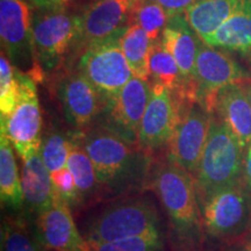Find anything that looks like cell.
<instances>
[{"label": "cell", "instance_id": "1", "mask_svg": "<svg viewBox=\"0 0 251 251\" xmlns=\"http://www.w3.org/2000/svg\"><path fill=\"white\" fill-rule=\"evenodd\" d=\"M78 135L96 169L103 198L139 192L150 180V153L139 144L128 142L98 125L78 131Z\"/></svg>", "mask_w": 251, "mask_h": 251}, {"label": "cell", "instance_id": "2", "mask_svg": "<svg viewBox=\"0 0 251 251\" xmlns=\"http://www.w3.org/2000/svg\"><path fill=\"white\" fill-rule=\"evenodd\" d=\"M149 181L168 215L178 246L192 247L199 241L202 224L193 176L166 158L152 169Z\"/></svg>", "mask_w": 251, "mask_h": 251}, {"label": "cell", "instance_id": "3", "mask_svg": "<svg viewBox=\"0 0 251 251\" xmlns=\"http://www.w3.org/2000/svg\"><path fill=\"white\" fill-rule=\"evenodd\" d=\"M244 149L235 134L219 117L212 114L208 139L193 175L199 202L212 194L240 185Z\"/></svg>", "mask_w": 251, "mask_h": 251}, {"label": "cell", "instance_id": "4", "mask_svg": "<svg viewBox=\"0 0 251 251\" xmlns=\"http://www.w3.org/2000/svg\"><path fill=\"white\" fill-rule=\"evenodd\" d=\"M161 230V219L149 199L130 197L111 203L90 220L84 238L92 242H112Z\"/></svg>", "mask_w": 251, "mask_h": 251}, {"label": "cell", "instance_id": "5", "mask_svg": "<svg viewBox=\"0 0 251 251\" xmlns=\"http://www.w3.org/2000/svg\"><path fill=\"white\" fill-rule=\"evenodd\" d=\"M80 14L64 8H35L31 20V41L36 65L42 71L58 67L72 48H77Z\"/></svg>", "mask_w": 251, "mask_h": 251}, {"label": "cell", "instance_id": "6", "mask_svg": "<svg viewBox=\"0 0 251 251\" xmlns=\"http://www.w3.org/2000/svg\"><path fill=\"white\" fill-rule=\"evenodd\" d=\"M125 30L86 47L78 61V71L98 90L106 102L134 76L121 47Z\"/></svg>", "mask_w": 251, "mask_h": 251}, {"label": "cell", "instance_id": "7", "mask_svg": "<svg viewBox=\"0 0 251 251\" xmlns=\"http://www.w3.org/2000/svg\"><path fill=\"white\" fill-rule=\"evenodd\" d=\"M18 77L20 84L18 102L7 118H0V131L7 135L24 162L40 151L42 114L36 81L19 69Z\"/></svg>", "mask_w": 251, "mask_h": 251}, {"label": "cell", "instance_id": "8", "mask_svg": "<svg viewBox=\"0 0 251 251\" xmlns=\"http://www.w3.org/2000/svg\"><path fill=\"white\" fill-rule=\"evenodd\" d=\"M30 6L28 0H0V41L12 64L35 80L42 79L43 71L34 57Z\"/></svg>", "mask_w": 251, "mask_h": 251}, {"label": "cell", "instance_id": "9", "mask_svg": "<svg viewBox=\"0 0 251 251\" xmlns=\"http://www.w3.org/2000/svg\"><path fill=\"white\" fill-rule=\"evenodd\" d=\"M250 80L249 72L230 55L200 42L193 76L196 101L209 114L214 113L216 97L224 87Z\"/></svg>", "mask_w": 251, "mask_h": 251}, {"label": "cell", "instance_id": "10", "mask_svg": "<svg viewBox=\"0 0 251 251\" xmlns=\"http://www.w3.org/2000/svg\"><path fill=\"white\" fill-rule=\"evenodd\" d=\"M200 209L202 226L211 236L235 237L251 227V193L241 185L212 194Z\"/></svg>", "mask_w": 251, "mask_h": 251}, {"label": "cell", "instance_id": "11", "mask_svg": "<svg viewBox=\"0 0 251 251\" xmlns=\"http://www.w3.org/2000/svg\"><path fill=\"white\" fill-rule=\"evenodd\" d=\"M151 84L133 76L119 92L107 100L97 125L137 144L140 126L148 106Z\"/></svg>", "mask_w": 251, "mask_h": 251}, {"label": "cell", "instance_id": "12", "mask_svg": "<svg viewBox=\"0 0 251 251\" xmlns=\"http://www.w3.org/2000/svg\"><path fill=\"white\" fill-rule=\"evenodd\" d=\"M185 103L175 91L159 83L151 84V94L140 126L137 144L149 153L168 147L177 128Z\"/></svg>", "mask_w": 251, "mask_h": 251}, {"label": "cell", "instance_id": "13", "mask_svg": "<svg viewBox=\"0 0 251 251\" xmlns=\"http://www.w3.org/2000/svg\"><path fill=\"white\" fill-rule=\"evenodd\" d=\"M212 114L198 102L186 106L168 144V159L194 175L198 170L211 128Z\"/></svg>", "mask_w": 251, "mask_h": 251}, {"label": "cell", "instance_id": "14", "mask_svg": "<svg viewBox=\"0 0 251 251\" xmlns=\"http://www.w3.org/2000/svg\"><path fill=\"white\" fill-rule=\"evenodd\" d=\"M58 97L63 114L76 131H86L97 125L106 99L79 71L59 81Z\"/></svg>", "mask_w": 251, "mask_h": 251}, {"label": "cell", "instance_id": "15", "mask_svg": "<svg viewBox=\"0 0 251 251\" xmlns=\"http://www.w3.org/2000/svg\"><path fill=\"white\" fill-rule=\"evenodd\" d=\"M137 0H97L80 13L77 51L126 29Z\"/></svg>", "mask_w": 251, "mask_h": 251}, {"label": "cell", "instance_id": "16", "mask_svg": "<svg viewBox=\"0 0 251 251\" xmlns=\"http://www.w3.org/2000/svg\"><path fill=\"white\" fill-rule=\"evenodd\" d=\"M161 40L166 50L174 56L180 70L183 90L179 97L187 103L197 102L193 76L201 39L187 23L185 15L179 14L169 19Z\"/></svg>", "mask_w": 251, "mask_h": 251}, {"label": "cell", "instance_id": "17", "mask_svg": "<svg viewBox=\"0 0 251 251\" xmlns=\"http://www.w3.org/2000/svg\"><path fill=\"white\" fill-rule=\"evenodd\" d=\"M36 237L48 250L83 251L85 238L75 224L70 206L56 194L52 205L35 218Z\"/></svg>", "mask_w": 251, "mask_h": 251}, {"label": "cell", "instance_id": "18", "mask_svg": "<svg viewBox=\"0 0 251 251\" xmlns=\"http://www.w3.org/2000/svg\"><path fill=\"white\" fill-rule=\"evenodd\" d=\"M214 113L235 134L243 149L249 148L251 144V102L247 83L231 84L220 91L216 97Z\"/></svg>", "mask_w": 251, "mask_h": 251}, {"label": "cell", "instance_id": "19", "mask_svg": "<svg viewBox=\"0 0 251 251\" xmlns=\"http://www.w3.org/2000/svg\"><path fill=\"white\" fill-rule=\"evenodd\" d=\"M21 188L24 206L29 214L35 215V218L54 202L56 192L51 175L41 158L40 151L24 161Z\"/></svg>", "mask_w": 251, "mask_h": 251}, {"label": "cell", "instance_id": "20", "mask_svg": "<svg viewBox=\"0 0 251 251\" xmlns=\"http://www.w3.org/2000/svg\"><path fill=\"white\" fill-rule=\"evenodd\" d=\"M203 43L237 52L251 63V0H248Z\"/></svg>", "mask_w": 251, "mask_h": 251}, {"label": "cell", "instance_id": "21", "mask_svg": "<svg viewBox=\"0 0 251 251\" xmlns=\"http://www.w3.org/2000/svg\"><path fill=\"white\" fill-rule=\"evenodd\" d=\"M247 1L248 0H197L184 14L197 35L205 42Z\"/></svg>", "mask_w": 251, "mask_h": 251}, {"label": "cell", "instance_id": "22", "mask_svg": "<svg viewBox=\"0 0 251 251\" xmlns=\"http://www.w3.org/2000/svg\"><path fill=\"white\" fill-rule=\"evenodd\" d=\"M67 168L71 172L76 184L79 206L97 201L103 198L101 185L90 156L84 149L78 131L70 136V152Z\"/></svg>", "mask_w": 251, "mask_h": 251}, {"label": "cell", "instance_id": "23", "mask_svg": "<svg viewBox=\"0 0 251 251\" xmlns=\"http://www.w3.org/2000/svg\"><path fill=\"white\" fill-rule=\"evenodd\" d=\"M0 198L2 205L12 209H19L24 205L13 144L4 131H0Z\"/></svg>", "mask_w": 251, "mask_h": 251}, {"label": "cell", "instance_id": "24", "mask_svg": "<svg viewBox=\"0 0 251 251\" xmlns=\"http://www.w3.org/2000/svg\"><path fill=\"white\" fill-rule=\"evenodd\" d=\"M121 47L134 76L149 81V52L151 41L148 34L139 25L131 24L122 34Z\"/></svg>", "mask_w": 251, "mask_h": 251}, {"label": "cell", "instance_id": "25", "mask_svg": "<svg viewBox=\"0 0 251 251\" xmlns=\"http://www.w3.org/2000/svg\"><path fill=\"white\" fill-rule=\"evenodd\" d=\"M149 68L152 83L163 84L179 96L183 90L180 70L174 56L166 50L161 39L152 42L150 47Z\"/></svg>", "mask_w": 251, "mask_h": 251}, {"label": "cell", "instance_id": "26", "mask_svg": "<svg viewBox=\"0 0 251 251\" xmlns=\"http://www.w3.org/2000/svg\"><path fill=\"white\" fill-rule=\"evenodd\" d=\"M1 251H49L21 218L7 216L1 225Z\"/></svg>", "mask_w": 251, "mask_h": 251}, {"label": "cell", "instance_id": "27", "mask_svg": "<svg viewBox=\"0 0 251 251\" xmlns=\"http://www.w3.org/2000/svg\"><path fill=\"white\" fill-rule=\"evenodd\" d=\"M168 21L169 17L164 8L155 0H137L131 12L129 25H139L148 34L152 43L159 40Z\"/></svg>", "mask_w": 251, "mask_h": 251}, {"label": "cell", "instance_id": "28", "mask_svg": "<svg viewBox=\"0 0 251 251\" xmlns=\"http://www.w3.org/2000/svg\"><path fill=\"white\" fill-rule=\"evenodd\" d=\"M164 237L161 230L112 242H92L86 241L83 251H163Z\"/></svg>", "mask_w": 251, "mask_h": 251}, {"label": "cell", "instance_id": "29", "mask_svg": "<svg viewBox=\"0 0 251 251\" xmlns=\"http://www.w3.org/2000/svg\"><path fill=\"white\" fill-rule=\"evenodd\" d=\"M70 152V136L59 131H49L42 136L40 156L50 175L67 169Z\"/></svg>", "mask_w": 251, "mask_h": 251}, {"label": "cell", "instance_id": "30", "mask_svg": "<svg viewBox=\"0 0 251 251\" xmlns=\"http://www.w3.org/2000/svg\"><path fill=\"white\" fill-rule=\"evenodd\" d=\"M18 69L1 51L0 56V118H7L13 111L19 99Z\"/></svg>", "mask_w": 251, "mask_h": 251}, {"label": "cell", "instance_id": "31", "mask_svg": "<svg viewBox=\"0 0 251 251\" xmlns=\"http://www.w3.org/2000/svg\"><path fill=\"white\" fill-rule=\"evenodd\" d=\"M52 185H54L55 192L68 203L70 207L79 206V200H78V193L76 184H75L74 177L69 169L56 172L51 175Z\"/></svg>", "mask_w": 251, "mask_h": 251}, {"label": "cell", "instance_id": "32", "mask_svg": "<svg viewBox=\"0 0 251 251\" xmlns=\"http://www.w3.org/2000/svg\"><path fill=\"white\" fill-rule=\"evenodd\" d=\"M158 5H161L168 14L169 19L185 13V11L193 5L197 0H155Z\"/></svg>", "mask_w": 251, "mask_h": 251}, {"label": "cell", "instance_id": "33", "mask_svg": "<svg viewBox=\"0 0 251 251\" xmlns=\"http://www.w3.org/2000/svg\"><path fill=\"white\" fill-rule=\"evenodd\" d=\"M31 6L40 9H54L69 7L71 0H28Z\"/></svg>", "mask_w": 251, "mask_h": 251}, {"label": "cell", "instance_id": "34", "mask_svg": "<svg viewBox=\"0 0 251 251\" xmlns=\"http://www.w3.org/2000/svg\"><path fill=\"white\" fill-rule=\"evenodd\" d=\"M242 181L244 187L251 193V144L244 153V163H243V175Z\"/></svg>", "mask_w": 251, "mask_h": 251}, {"label": "cell", "instance_id": "35", "mask_svg": "<svg viewBox=\"0 0 251 251\" xmlns=\"http://www.w3.org/2000/svg\"><path fill=\"white\" fill-rule=\"evenodd\" d=\"M233 251H251V238L238 244L237 247L234 248Z\"/></svg>", "mask_w": 251, "mask_h": 251}, {"label": "cell", "instance_id": "36", "mask_svg": "<svg viewBox=\"0 0 251 251\" xmlns=\"http://www.w3.org/2000/svg\"><path fill=\"white\" fill-rule=\"evenodd\" d=\"M247 91H248V94H249L250 102H251V80L249 81V83H247Z\"/></svg>", "mask_w": 251, "mask_h": 251}, {"label": "cell", "instance_id": "37", "mask_svg": "<svg viewBox=\"0 0 251 251\" xmlns=\"http://www.w3.org/2000/svg\"><path fill=\"white\" fill-rule=\"evenodd\" d=\"M75 1H77V2H85V4H92V2H94V1H97V0H75Z\"/></svg>", "mask_w": 251, "mask_h": 251}]
</instances>
